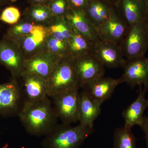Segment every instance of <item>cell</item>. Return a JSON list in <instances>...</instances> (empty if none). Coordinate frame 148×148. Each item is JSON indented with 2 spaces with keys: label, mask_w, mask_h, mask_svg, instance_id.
Masks as SVG:
<instances>
[{
  "label": "cell",
  "mask_w": 148,
  "mask_h": 148,
  "mask_svg": "<svg viewBox=\"0 0 148 148\" xmlns=\"http://www.w3.org/2000/svg\"><path fill=\"white\" fill-rule=\"evenodd\" d=\"M47 6L55 17H66L70 9L67 0H50Z\"/></svg>",
  "instance_id": "83f0119b"
},
{
  "label": "cell",
  "mask_w": 148,
  "mask_h": 148,
  "mask_svg": "<svg viewBox=\"0 0 148 148\" xmlns=\"http://www.w3.org/2000/svg\"><path fill=\"white\" fill-rule=\"evenodd\" d=\"M25 60L18 45L5 35L0 40V65L9 71L12 78L18 80L24 72Z\"/></svg>",
  "instance_id": "5b68a950"
},
{
  "label": "cell",
  "mask_w": 148,
  "mask_h": 148,
  "mask_svg": "<svg viewBox=\"0 0 148 148\" xmlns=\"http://www.w3.org/2000/svg\"><path fill=\"white\" fill-rule=\"evenodd\" d=\"M74 64L82 88L104 76L105 67L92 53L74 58Z\"/></svg>",
  "instance_id": "ba28073f"
},
{
  "label": "cell",
  "mask_w": 148,
  "mask_h": 148,
  "mask_svg": "<svg viewBox=\"0 0 148 148\" xmlns=\"http://www.w3.org/2000/svg\"><path fill=\"white\" fill-rule=\"evenodd\" d=\"M47 36L68 42L73 31L66 17H55L45 26Z\"/></svg>",
  "instance_id": "44dd1931"
},
{
  "label": "cell",
  "mask_w": 148,
  "mask_h": 148,
  "mask_svg": "<svg viewBox=\"0 0 148 148\" xmlns=\"http://www.w3.org/2000/svg\"><path fill=\"white\" fill-rule=\"evenodd\" d=\"M27 132L36 136L47 135L56 125L58 117L49 98L34 103H25L18 113Z\"/></svg>",
  "instance_id": "6da1fadb"
},
{
  "label": "cell",
  "mask_w": 148,
  "mask_h": 148,
  "mask_svg": "<svg viewBox=\"0 0 148 148\" xmlns=\"http://www.w3.org/2000/svg\"><path fill=\"white\" fill-rule=\"evenodd\" d=\"M114 8L103 0H89L84 11L97 29L110 18Z\"/></svg>",
  "instance_id": "ffe728a7"
},
{
  "label": "cell",
  "mask_w": 148,
  "mask_h": 148,
  "mask_svg": "<svg viewBox=\"0 0 148 148\" xmlns=\"http://www.w3.org/2000/svg\"><path fill=\"white\" fill-rule=\"evenodd\" d=\"M121 83L119 78L116 79L103 76L87 84L82 88L91 98L102 104L111 98L116 88Z\"/></svg>",
  "instance_id": "2e32d148"
},
{
  "label": "cell",
  "mask_w": 148,
  "mask_h": 148,
  "mask_svg": "<svg viewBox=\"0 0 148 148\" xmlns=\"http://www.w3.org/2000/svg\"><path fill=\"white\" fill-rule=\"evenodd\" d=\"M62 57L46 50L24 61V72L34 74L47 81Z\"/></svg>",
  "instance_id": "7c38bea8"
},
{
  "label": "cell",
  "mask_w": 148,
  "mask_h": 148,
  "mask_svg": "<svg viewBox=\"0 0 148 148\" xmlns=\"http://www.w3.org/2000/svg\"><path fill=\"white\" fill-rule=\"evenodd\" d=\"M0 10H1V8H0Z\"/></svg>",
  "instance_id": "8d00e7d4"
},
{
  "label": "cell",
  "mask_w": 148,
  "mask_h": 148,
  "mask_svg": "<svg viewBox=\"0 0 148 148\" xmlns=\"http://www.w3.org/2000/svg\"><path fill=\"white\" fill-rule=\"evenodd\" d=\"M47 35L45 27H42L29 35L10 38L18 45L25 59H28L47 50Z\"/></svg>",
  "instance_id": "5bb4252c"
},
{
  "label": "cell",
  "mask_w": 148,
  "mask_h": 148,
  "mask_svg": "<svg viewBox=\"0 0 148 148\" xmlns=\"http://www.w3.org/2000/svg\"><path fill=\"white\" fill-rule=\"evenodd\" d=\"M24 104L22 90L18 80L12 78L8 82L0 84L1 116L18 115Z\"/></svg>",
  "instance_id": "52a82bcc"
},
{
  "label": "cell",
  "mask_w": 148,
  "mask_h": 148,
  "mask_svg": "<svg viewBox=\"0 0 148 148\" xmlns=\"http://www.w3.org/2000/svg\"><path fill=\"white\" fill-rule=\"evenodd\" d=\"M114 7L129 26L144 22L147 16L145 0H117Z\"/></svg>",
  "instance_id": "e0dca14e"
},
{
  "label": "cell",
  "mask_w": 148,
  "mask_h": 148,
  "mask_svg": "<svg viewBox=\"0 0 148 148\" xmlns=\"http://www.w3.org/2000/svg\"><path fill=\"white\" fill-rule=\"evenodd\" d=\"M92 53L103 66L109 69L123 68L126 60L119 45L103 41L94 43Z\"/></svg>",
  "instance_id": "8fae6325"
},
{
  "label": "cell",
  "mask_w": 148,
  "mask_h": 148,
  "mask_svg": "<svg viewBox=\"0 0 148 148\" xmlns=\"http://www.w3.org/2000/svg\"><path fill=\"white\" fill-rule=\"evenodd\" d=\"M42 27L41 25H36L23 17L16 24L11 25L5 35L10 38H18L32 34Z\"/></svg>",
  "instance_id": "d4e9b609"
},
{
  "label": "cell",
  "mask_w": 148,
  "mask_h": 148,
  "mask_svg": "<svg viewBox=\"0 0 148 148\" xmlns=\"http://www.w3.org/2000/svg\"><path fill=\"white\" fill-rule=\"evenodd\" d=\"M146 92L140 86L137 98L123 111L122 115L125 127L132 128L135 125H140L144 116V112L148 107V98L145 97Z\"/></svg>",
  "instance_id": "d6986e66"
},
{
  "label": "cell",
  "mask_w": 148,
  "mask_h": 148,
  "mask_svg": "<svg viewBox=\"0 0 148 148\" xmlns=\"http://www.w3.org/2000/svg\"><path fill=\"white\" fill-rule=\"evenodd\" d=\"M17 1V0H9L10 2H16Z\"/></svg>",
  "instance_id": "d590c367"
},
{
  "label": "cell",
  "mask_w": 148,
  "mask_h": 148,
  "mask_svg": "<svg viewBox=\"0 0 148 148\" xmlns=\"http://www.w3.org/2000/svg\"><path fill=\"white\" fill-rule=\"evenodd\" d=\"M79 124L93 129L94 122L101 114L102 104L91 98L84 90L79 92Z\"/></svg>",
  "instance_id": "ac0fdd59"
},
{
  "label": "cell",
  "mask_w": 148,
  "mask_h": 148,
  "mask_svg": "<svg viewBox=\"0 0 148 148\" xmlns=\"http://www.w3.org/2000/svg\"><path fill=\"white\" fill-rule=\"evenodd\" d=\"M103 1L106 2L108 3L111 5L115 7V5L116 3L117 0H103Z\"/></svg>",
  "instance_id": "1f68e13d"
},
{
  "label": "cell",
  "mask_w": 148,
  "mask_h": 148,
  "mask_svg": "<svg viewBox=\"0 0 148 148\" xmlns=\"http://www.w3.org/2000/svg\"><path fill=\"white\" fill-rule=\"evenodd\" d=\"M48 96L80 88L74 64L71 56L62 57L58 61L47 81Z\"/></svg>",
  "instance_id": "3957f363"
},
{
  "label": "cell",
  "mask_w": 148,
  "mask_h": 148,
  "mask_svg": "<svg viewBox=\"0 0 148 148\" xmlns=\"http://www.w3.org/2000/svg\"><path fill=\"white\" fill-rule=\"evenodd\" d=\"M54 16L47 5H31L24 10V17L34 24L45 27Z\"/></svg>",
  "instance_id": "7402d4cb"
},
{
  "label": "cell",
  "mask_w": 148,
  "mask_h": 148,
  "mask_svg": "<svg viewBox=\"0 0 148 148\" xmlns=\"http://www.w3.org/2000/svg\"><path fill=\"white\" fill-rule=\"evenodd\" d=\"M145 1L146 10H147V16H148V0H145Z\"/></svg>",
  "instance_id": "e575fe53"
},
{
  "label": "cell",
  "mask_w": 148,
  "mask_h": 148,
  "mask_svg": "<svg viewBox=\"0 0 148 148\" xmlns=\"http://www.w3.org/2000/svg\"><path fill=\"white\" fill-rule=\"evenodd\" d=\"M21 18V13L19 9L13 6L5 8L0 13V21L11 26L16 24Z\"/></svg>",
  "instance_id": "4316f807"
},
{
  "label": "cell",
  "mask_w": 148,
  "mask_h": 148,
  "mask_svg": "<svg viewBox=\"0 0 148 148\" xmlns=\"http://www.w3.org/2000/svg\"><path fill=\"white\" fill-rule=\"evenodd\" d=\"M94 43L73 32L68 42L69 56L74 58L92 53Z\"/></svg>",
  "instance_id": "603a6c76"
},
{
  "label": "cell",
  "mask_w": 148,
  "mask_h": 148,
  "mask_svg": "<svg viewBox=\"0 0 148 148\" xmlns=\"http://www.w3.org/2000/svg\"><path fill=\"white\" fill-rule=\"evenodd\" d=\"M119 46L126 60L145 56L148 49V32L144 21L130 26Z\"/></svg>",
  "instance_id": "277c9868"
},
{
  "label": "cell",
  "mask_w": 148,
  "mask_h": 148,
  "mask_svg": "<svg viewBox=\"0 0 148 148\" xmlns=\"http://www.w3.org/2000/svg\"><path fill=\"white\" fill-rule=\"evenodd\" d=\"M56 125L43 140L44 148H79L93 132V129L81 124L75 126Z\"/></svg>",
  "instance_id": "7a4b0ae2"
},
{
  "label": "cell",
  "mask_w": 148,
  "mask_h": 148,
  "mask_svg": "<svg viewBox=\"0 0 148 148\" xmlns=\"http://www.w3.org/2000/svg\"><path fill=\"white\" fill-rule=\"evenodd\" d=\"M143 130L145 135L146 144L147 148H148V117L145 116L143 117V120L141 123L139 125Z\"/></svg>",
  "instance_id": "f546056e"
},
{
  "label": "cell",
  "mask_w": 148,
  "mask_h": 148,
  "mask_svg": "<svg viewBox=\"0 0 148 148\" xmlns=\"http://www.w3.org/2000/svg\"><path fill=\"white\" fill-rule=\"evenodd\" d=\"M20 79L24 103L38 102L48 97L46 80L34 74L26 72L22 74Z\"/></svg>",
  "instance_id": "4fadbf2b"
},
{
  "label": "cell",
  "mask_w": 148,
  "mask_h": 148,
  "mask_svg": "<svg viewBox=\"0 0 148 148\" xmlns=\"http://www.w3.org/2000/svg\"><path fill=\"white\" fill-rule=\"evenodd\" d=\"M144 23L145 25L146 28L148 32V16H146L145 19L144 21Z\"/></svg>",
  "instance_id": "836d02e7"
},
{
  "label": "cell",
  "mask_w": 148,
  "mask_h": 148,
  "mask_svg": "<svg viewBox=\"0 0 148 148\" xmlns=\"http://www.w3.org/2000/svg\"><path fill=\"white\" fill-rule=\"evenodd\" d=\"M66 17L74 32L93 42L100 40L96 28L91 23L84 10L70 9Z\"/></svg>",
  "instance_id": "9a60e30c"
},
{
  "label": "cell",
  "mask_w": 148,
  "mask_h": 148,
  "mask_svg": "<svg viewBox=\"0 0 148 148\" xmlns=\"http://www.w3.org/2000/svg\"><path fill=\"white\" fill-rule=\"evenodd\" d=\"M129 27L114 8L110 18L96 29L100 40L120 45L127 34Z\"/></svg>",
  "instance_id": "9c48e42d"
},
{
  "label": "cell",
  "mask_w": 148,
  "mask_h": 148,
  "mask_svg": "<svg viewBox=\"0 0 148 148\" xmlns=\"http://www.w3.org/2000/svg\"><path fill=\"white\" fill-rule=\"evenodd\" d=\"M123 73L119 78L121 83L125 82L133 88L144 86L148 90V58L145 56L126 60L123 67Z\"/></svg>",
  "instance_id": "30bf717a"
},
{
  "label": "cell",
  "mask_w": 148,
  "mask_h": 148,
  "mask_svg": "<svg viewBox=\"0 0 148 148\" xmlns=\"http://www.w3.org/2000/svg\"><path fill=\"white\" fill-rule=\"evenodd\" d=\"M9 2V0H0V8Z\"/></svg>",
  "instance_id": "d6a6232c"
},
{
  "label": "cell",
  "mask_w": 148,
  "mask_h": 148,
  "mask_svg": "<svg viewBox=\"0 0 148 148\" xmlns=\"http://www.w3.org/2000/svg\"><path fill=\"white\" fill-rule=\"evenodd\" d=\"M137 139L132 128L123 126L116 128L114 135V148H136Z\"/></svg>",
  "instance_id": "cb8c5ba5"
},
{
  "label": "cell",
  "mask_w": 148,
  "mask_h": 148,
  "mask_svg": "<svg viewBox=\"0 0 148 148\" xmlns=\"http://www.w3.org/2000/svg\"><path fill=\"white\" fill-rule=\"evenodd\" d=\"M47 50L61 57L69 56L68 42L47 36L46 41Z\"/></svg>",
  "instance_id": "484cf974"
},
{
  "label": "cell",
  "mask_w": 148,
  "mask_h": 148,
  "mask_svg": "<svg viewBox=\"0 0 148 148\" xmlns=\"http://www.w3.org/2000/svg\"><path fill=\"white\" fill-rule=\"evenodd\" d=\"M31 5L40 4L47 5L50 0H27Z\"/></svg>",
  "instance_id": "4dcf8cb0"
},
{
  "label": "cell",
  "mask_w": 148,
  "mask_h": 148,
  "mask_svg": "<svg viewBox=\"0 0 148 148\" xmlns=\"http://www.w3.org/2000/svg\"><path fill=\"white\" fill-rule=\"evenodd\" d=\"M53 108L62 123L71 125L78 122L79 90H71L53 95Z\"/></svg>",
  "instance_id": "8992f818"
},
{
  "label": "cell",
  "mask_w": 148,
  "mask_h": 148,
  "mask_svg": "<svg viewBox=\"0 0 148 148\" xmlns=\"http://www.w3.org/2000/svg\"><path fill=\"white\" fill-rule=\"evenodd\" d=\"M71 9L84 10L89 0H67Z\"/></svg>",
  "instance_id": "f1b7e54d"
}]
</instances>
